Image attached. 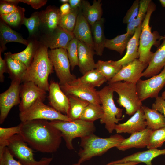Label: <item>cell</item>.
Segmentation results:
<instances>
[{
	"label": "cell",
	"mask_w": 165,
	"mask_h": 165,
	"mask_svg": "<svg viewBox=\"0 0 165 165\" xmlns=\"http://www.w3.org/2000/svg\"><path fill=\"white\" fill-rule=\"evenodd\" d=\"M7 147L22 165H49L53 159V158L43 157L39 160H35L32 149L19 134L14 135L8 140Z\"/></svg>",
	"instance_id": "ba28073f"
},
{
	"label": "cell",
	"mask_w": 165,
	"mask_h": 165,
	"mask_svg": "<svg viewBox=\"0 0 165 165\" xmlns=\"http://www.w3.org/2000/svg\"><path fill=\"white\" fill-rule=\"evenodd\" d=\"M147 128V123L144 111L141 108L125 122L116 124L115 130L117 134H132L142 131Z\"/></svg>",
	"instance_id": "e0dca14e"
},
{
	"label": "cell",
	"mask_w": 165,
	"mask_h": 165,
	"mask_svg": "<svg viewBox=\"0 0 165 165\" xmlns=\"http://www.w3.org/2000/svg\"><path fill=\"white\" fill-rule=\"evenodd\" d=\"M1 52H0V82H3L4 80L5 73H7V68L6 61L3 59L1 55Z\"/></svg>",
	"instance_id": "681fc988"
},
{
	"label": "cell",
	"mask_w": 165,
	"mask_h": 165,
	"mask_svg": "<svg viewBox=\"0 0 165 165\" xmlns=\"http://www.w3.org/2000/svg\"><path fill=\"white\" fill-rule=\"evenodd\" d=\"M60 10L61 15H64L69 13L71 11V9L69 4L68 3L63 4L61 6Z\"/></svg>",
	"instance_id": "f907efd6"
},
{
	"label": "cell",
	"mask_w": 165,
	"mask_h": 165,
	"mask_svg": "<svg viewBox=\"0 0 165 165\" xmlns=\"http://www.w3.org/2000/svg\"><path fill=\"white\" fill-rule=\"evenodd\" d=\"M49 100L51 107L67 115L69 108L68 96L61 89L59 83L51 81L50 84Z\"/></svg>",
	"instance_id": "2e32d148"
},
{
	"label": "cell",
	"mask_w": 165,
	"mask_h": 165,
	"mask_svg": "<svg viewBox=\"0 0 165 165\" xmlns=\"http://www.w3.org/2000/svg\"><path fill=\"white\" fill-rule=\"evenodd\" d=\"M159 2L162 6L165 8V0H160Z\"/></svg>",
	"instance_id": "11a10c76"
},
{
	"label": "cell",
	"mask_w": 165,
	"mask_h": 165,
	"mask_svg": "<svg viewBox=\"0 0 165 165\" xmlns=\"http://www.w3.org/2000/svg\"><path fill=\"white\" fill-rule=\"evenodd\" d=\"M156 6L152 1L148 6L145 17L141 25V30L138 48L139 59L142 62L148 64L151 59L153 53L151 51L154 45L158 47L160 41L162 40L161 36L156 31L152 32L149 21L152 13L156 10Z\"/></svg>",
	"instance_id": "277c9868"
},
{
	"label": "cell",
	"mask_w": 165,
	"mask_h": 165,
	"mask_svg": "<svg viewBox=\"0 0 165 165\" xmlns=\"http://www.w3.org/2000/svg\"><path fill=\"white\" fill-rule=\"evenodd\" d=\"M107 81L105 78L97 69H95L87 72L70 85L82 84L95 88L100 86Z\"/></svg>",
	"instance_id": "f546056e"
},
{
	"label": "cell",
	"mask_w": 165,
	"mask_h": 165,
	"mask_svg": "<svg viewBox=\"0 0 165 165\" xmlns=\"http://www.w3.org/2000/svg\"><path fill=\"white\" fill-rule=\"evenodd\" d=\"M151 0H141L140 1L139 13L137 17L131 22L127 24V32L132 36L134 35L137 28L144 20L148 9Z\"/></svg>",
	"instance_id": "d590c367"
},
{
	"label": "cell",
	"mask_w": 165,
	"mask_h": 165,
	"mask_svg": "<svg viewBox=\"0 0 165 165\" xmlns=\"http://www.w3.org/2000/svg\"><path fill=\"white\" fill-rule=\"evenodd\" d=\"M35 48L34 44L30 42L25 50L17 53H11V56L13 58L22 62L28 68L31 64L34 56L36 50Z\"/></svg>",
	"instance_id": "f35d334b"
},
{
	"label": "cell",
	"mask_w": 165,
	"mask_h": 165,
	"mask_svg": "<svg viewBox=\"0 0 165 165\" xmlns=\"http://www.w3.org/2000/svg\"><path fill=\"white\" fill-rule=\"evenodd\" d=\"M108 86L117 93L119 98L117 100L119 105L125 108L126 114L133 115L141 108L142 101L139 99L138 94L136 85L127 81H118L108 82Z\"/></svg>",
	"instance_id": "8992f818"
},
{
	"label": "cell",
	"mask_w": 165,
	"mask_h": 165,
	"mask_svg": "<svg viewBox=\"0 0 165 165\" xmlns=\"http://www.w3.org/2000/svg\"><path fill=\"white\" fill-rule=\"evenodd\" d=\"M44 44L36 49L30 66L23 76L22 82L31 81L45 91H49L48 77L53 72V66Z\"/></svg>",
	"instance_id": "7a4b0ae2"
},
{
	"label": "cell",
	"mask_w": 165,
	"mask_h": 165,
	"mask_svg": "<svg viewBox=\"0 0 165 165\" xmlns=\"http://www.w3.org/2000/svg\"><path fill=\"white\" fill-rule=\"evenodd\" d=\"M48 53L59 79L60 86L72 84L77 78L71 73L67 50L61 48L52 49L49 50Z\"/></svg>",
	"instance_id": "30bf717a"
},
{
	"label": "cell",
	"mask_w": 165,
	"mask_h": 165,
	"mask_svg": "<svg viewBox=\"0 0 165 165\" xmlns=\"http://www.w3.org/2000/svg\"><path fill=\"white\" fill-rule=\"evenodd\" d=\"M75 37L94 49V45L91 28L80 9L73 32Z\"/></svg>",
	"instance_id": "44dd1931"
},
{
	"label": "cell",
	"mask_w": 165,
	"mask_h": 165,
	"mask_svg": "<svg viewBox=\"0 0 165 165\" xmlns=\"http://www.w3.org/2000/svg\"><path fill=\"white\" fill-rule=\"evenodd\" d=\"M122 67L118 65L116 61L99 60L96 63V69L109 81L117 74Z\"/></svg>",
	"instance_id": "d6a6232c"
},
{
	"label": "cell",
	"mask_w": 165,
	"mask_h": 165,
	"mask_svg": "<svg viewBox=\"0 0 165 165\" xmlns=\"http://www.w3.org/2000/svg\"><path fill=\"white\" fill-rule=\"evenodd\" d=\"M50 122L61 132L66 147L69 150L74 149L72 141L75 138H81L94 133L96 130L94 123L80 119L71 121L55 120Z\"/></svg>",
	"instance_id": "5b68a950"
},
{
	"label": "cell",
	"mask_w": 165,
	"mask_h": 165,
	"mask_svg": "<svg viewBox=\"0 0 165 165\" xmlns=\"http://www.w3.org/2000/svg\"><path fill=\"white\" fill-rule=\"evenodd\" d=\"M132 36L126 32L118 35L112 39H106L105 48L116 51L122 55L126 48L128 43Z\"/></svg>",
	"instance_id": "836d02e7"
},
{
	"label": "cell",
	"mask_w": 165,
	"mask_h": 165,
	"mask_svg": "<svg viewBox=\"0 0 165 165\" xmlns=\"http://www.w3.org/2000/svg\"><path fill=\"white\" fill-rule=\"evenodd\" d=\"M141 25L142 24L137 28L129 40L126 48L127 51L125 55L120 60L116 61L118 65L122 66L139 58L138 48Z\"/></svg>",
	"instance_id": "cb8c5ba5"
},
{
	"label": "cell",
	"mask_w": 165,
	"mask_h": 165,
	"mask_svg": "<svg viewBox=\"0 0 165 165\" xmlns=\"http://www.w3.org/2000/svg\"><path fill=\"white\" fill-rule=\"evenodd\" d=\"M21 80H12L9 88L0 94V123L2 124L14 106L19 105Z\"/></svg>",
	"instance_id": "7c38bea8"
},
{
	"label": "cell",
	"mask_w": 165,
	"mask_h": 165,
	"mask_svg": "<svg viewBox=\"0 0 165 165\" xmlns=\"http://www.w3.org/2000/svg\"><path fill=\"white\" fill-rule=\"evenodd\" d=\"M104 19L101 18L91 26L94 49L97 55H102L106 40L104 32Z\"/></svg>",
	"instance_id": "484cf974"
},
{
	"label": "cell",
	"mask_w": 165,
	"mask_h": 165,
	"mask_svg": "<svg viewBox=\"0 0 165 165\" xmlns=\"http://www.w3.org/2000/svg\"><path fill=\"white\" fill-rule=\"evenodd\" d=\"M0 34L1 47L0 52L5 48L6 44L11 42H15L27 46L29 42L23 38L18 33L12 30L2 21H0Z\"/></svg>",
	"instance_id": "4316f807"
},
{
	"label": "cell",
	"mask_w": 165,
	"mask_h": 165,
	"mask_svg": "<svg viewBox=\"0 0 165 165\" xmlns=\"http://www.w3.org/2000/svg\"><path fill=\"white\" fill-rule=\"evenodd\" d=\"M80 8L71 9V12L68 14L61 15L59 26L67 31L73 33Z\"/></svg>",
	"instance_id": "8d00e7d4"
},
{
	"label": "cell",
	"mask_w": 165,
	"mask_h": 165,
	"mask_svg": "<svg viewBox=\"0 0 165 165\" xmlns=\"http://www.w3.org/2000/svg\"><path fill=\"white\" fill-rule=\"evenodd\" d=\"M20 2L30 5L33 8L37 9L45 5L47 2V0H20Z\"/></svg>",
	"instance_id": "c3c4849f"
},
{
	"label": "cell",
	"mask_w": 165,
	"mask_h": 165,
	"mask_svg": "<svg viewBox=\"0 0 165 165\" xmlns=\"http://www.w3.org/2000/svg\"><path fill=\"white\" fill-rule=\"evenodd\" d=\"M97 91L104 111L100 122L105 124V128L111 133L115 130V125L123 119V109L116 105L113 98L114 92L108 86Z\"/></svg>",
	"instance_id": "52a82bcc"
},
{
	"label": "cell",
	"mask_w": 165,
	"mask_h": 165,
	"mask_svg": "<svg viewBox=\"0 0 165 165\" xmlns=\"http://www.w3.org/2000/svg\"><path fill=\"white\" fill-rule=\"evenodd\" d=\"M1 1L3 2L16 5L20 2V0H2Z\"/></svg>",
	"instance_id": "db71d44e"
},
{
	"label": "cell",
	"mask_w": 165,
	"mask_h": 165,
	"mask_svg": "<svg viewBox=\"0 0 165 165\" xmlns=\"http://www.w3.org/2000/svg\"><path fill=\"white\" fill-rule=\"evenodd\" d=\"M46 94V91L33 82H24L20 87V97L21 99L19 105L20 112L26 110L38 100L44 101Z\"/></svg>",
	"instance_id": "4fadbf2b"
},
{
	"label": "cell",
	"mask_w": 165,
	"mask_h": 165,
	"mask_svg": "<svg viewBox=\"0 0 165 165\" xmlns=\"http://www.w3.org/2000/svg\"><path fill=\"white\" fill-rule=\"evenodd\" d=\"M103 115L104 111L102 105L89 103L84 109L80 119L94 123L97 120L101 119Z\"/></svg>",
	"instance_id": "e575fe53"
},
{
	"label": "cell",
	"mask_w": 165,
	"mask_h": 165,
	"mask_svg": "<svg viewBox=\"0 0 165 165\" xmlns=\"http://www.w3.org/2000/svg\"><path fill=\"white\" fill-rule=\"evenodd\" d=\"M148 66L139 59H135L123 66L119 72L108 82L124 81L136 83L142 77L143 71Z\"/></svg>",
	"instance_id": "5bb4252c"
},
{
	"label": "cell",
	"mask_w": 165,
	"mask_h": 165,
	"mask_svg": "<svg viewBox=\"0 0 165 165\" xmlns=\"http://www.w3.org/2000/svg\"><path fill=\"white\" fill-rule=\"evenodd\" d=\"M75 37L73 33L58 26L51 34L44 44L51 50L64 48L66 50L69 42Z\"/></svg>",
	"instance_id": "603a6c76"
},
{
	"label": "cell",
	"mask_w": 165,
	"mask_h": 165,
	"mask_svg": "<svg viewBox=\"0 0 165 165\" xmlns=\"http://www.w3.org/2000/svg\"><path fill=\"white\" fill-rule=\"evenodd\" d=\"M140 1H134L127 12L123 19V22L127 24L132 21L137 16L139 11Z\"/></svg>",
	"instance_id": "ee69618b"
},
{
	"label": "cell",
	"mask_w": 165,
	"mask_h": 165,
	"mask_svg": "<svg viewBox=\"0 0 165 165\" xmlns=\"http://www.w3.org/2000/svg\"><path fill=\"white\" fill-rule=\"evenodd\" d=\"M136 85L138 97L141 101L149 98H156L165 85V66L159 74L145 80L140 79Z\"/></svg>",
	"instance_id": "8fae6325"
},
{
	"label": "cell",
	"mask_w": 165,
	"mask_h": 165,
	"mask_svg": "<svg viewBox=\"0 0 165 165\" xmlns=\"http://www.w3.org/2000/svg\"><path fill=\"white\" fill-rule=\"evenodd\" d=\"M67 96L69 101V108L67 116L72 121L80 119L84 109L89 102L73 95Z\"/></svg>",
	"instance_id": "1f68e13d"
},
{
	"label": "cell",
	"mask_w": 165,
	"mask_h": 165,
	"mask_svg": "<svg viewBox=\"0 0 165 165\" xmlns=\"http://www.w3.org/2000/svg\"><path fill=\"white\" fill-rule=\"evenodd\" d=\"M152 130L147 128L131 134L128 138L124 139L116 148L119 150L125 151L135 148H142L147 147Z\"/></svg>",
	"instance_id": "d6986e66"
},
{
	"label": "cell",
	"mask_w": 165,
	"mask_h": 165,
	"mask_svg": "<svg viewBox=\"0 0 165 165\" xmlns=\"http://www.w3.org/2000/svg\"><path fill=\"white\" fill-rule=\"evenodd\" d=\"M11 54V53L10 52L5 53V60L7 64V73L12 80L19 79L21 81L28 68L20 61L12 58Z\"/></svg>",
	"instance_id": "f1b7e54d"
},
{
	"label": "cell",
	"mask_w": 165,
	"mask_h": 165,
	"mask_svg": "<svg viewBox=\"0 0 165 165\" xmlns=\"http://www.w3.org/2000/svg\"><path fill=\"white\" fill-rule=\"evenodd\" d=\"M0 1V15H6L11 13L16 10L18 7L16 5Z\"/></svg>",
	"instance_id": "bcb514c9"
},
{
	"label": "cell",
	"mask_w": 165,
	"mask_h": 165,
	"mask_svg": "<svg viewBox=\"0 0 165 165\" xmlns=\"http://www.w3.org/2000/svg\"><path fill=\"white\" fill-rule=\"evenodd\" d=\"M161 97L163 99L165 100V90L162 93Z\"/></svg>",
	"instance_id": "6f0895ef"
},
{
	"label": "cell",
	"mask_w": 165,
	"mask_h": 165,
	"mask_svg": "<svg viewBox=\"0 0 165 165\" xmlns=\"http://www.w3.org/2000/svg\"><path fill=\"white\" fill-rule=\"evenodd\" d=\"M60 86L62 90L67 96L72 95L89 103L101 104L98 91L95 88L82 84H66Z\"/></svg>",
	"instance_id": "9a60e30c"
},
{
	"label": "cell",
	"mask_w": 165,
	"mask_h": 165,
	"mask_svg": "<svg viewBox=\"0 0 165 165\" xmlns=\"http://www.w3.org/2000/svg\"><path fill=\"white\" fill-rule=\"evenodd\" d=\"M101 0H94L90 5L88 1L82 0L81 9L82 14L91 26L101 19L103 11Z\"/></svg>",
	"instance_id": "d4e9b609"
},
{
	"label": "cell",
	"mask_w": 165,
	"mask_h": 165,
	"mask_svg": "<svg viewBox=\"0 0 165 165\" xmlns=\"http://www.w3.org/2000/svg\"><path fill=\"white\" fill-rule=\"evenodd\" d=\"M24 8L18 6L14 11L6 15H1V18L10 26L16 27L22 22L24 16Z\"/></svg>",
	"instance_id": "ab89813d"
},
{
	"label": "cell",
	"mask_w": 165,
	"mask_h": 165,
	"mask_svg": "<svg viewBox=\"0 0 165 165\" xmlns=\"http://www.w3.org/2000/svg\"><path fill=\"white\" fill-rule=\"evenodd\" d=\"M152 109H155L162 114L165 118V100L161 96L156 98V101L152 105Z\"/></svg>",
	"instance_id": "7dc6e473"
},
{
	"label": "cell",
	"mask_w": 165,
	"mask_h": 165,
	"mask_svg": "<svg viewBox=\"0 0 165 165\" xmlns=\"http://www.w3.org/2000/svg\"><path fill=\"white\" fill-rule=\"evenodd\" d=\"M140 163L139 162L130 161L124 163L114 164L111 165H137ZM72 165H81V164L77 163L74 164Z\"/></svg>",
	"instance_id": "f5cc1de1"
},
{
	"label": "cell",
	"mask_w": 165,
	"mask_h": 165,
	"mask_svg": "<svg viewBox=\"0 0 165 165\" xmlns=\"http://www.w3.org/2000/svg\"><path fill=\"white\" fill-rule=\"evenodd\" d=\"M21 124L9 128L0 127V156L3 154L8 144V140L14 135L19 134Z\"/></svg>",
	"instance_id": "74e56055"
},
{
	"label": "cell",
	"mask_w": 165,
	"mask_h": 165,
	"mask_svg": "<svg viewBox=\"0 0 165 165\" xmlns=\"http://www.w3.org/2000/svg\"><path fill=\"white\" fill-rule=\"evenodd\" d=\"M41 23L39 13H35L29 18L24 17L22 24L27 28L29 34L32 35L38 29Z\"/></svg>",
	"instance_id": "7bdbcfd3"
},
{
	"label": "cell",
	"mask_w": 165,
	"mask_h": 165,
	"mask_svg": "<svg viewBox=\"0 0 165 165\" xmlns=\"http://www.w3.org/2000/svg\"><path fill=\"white\" fill-rule=\"evenodd\" d=\"M0 165H22L18 161L15 160L7 147L2 155L0 156Z\"/></svg>",
	"instance_id": "f6af8a7d"
},
{
	"label": "cell",
	"mask_w": 165,
	"mask_h": 165,
	"mask_svg": "<svg viewBox=\"0 0 165 165\" xmlns=\"http://www.w3.org/2000/svg\"><path fill=\"white\" fill-rule=\"evenodd\" d=\"M19 134L33 150L42 153L56 152L61 142V132L47 120L37 119L20 123Z\"/></svg>",
	"instance_id": "6da1fadb"
},
{
	"label": "cell",
	"mask_w": 165,
	"mask_h": 165,
	"mask_svg": "<svg viewBox=\"0 0 165 165\" xmlns=\"http://www.w3.org/2000/svg\"><path fill=\"white\" fill-rule=\"evenodd\" d=\"M124 139L119 134L101 138L94 133L81 138L82 148L78 152L79 158L78 163L81 164L93 157L101 156L111 148L116 147Z\"/></svg>",
	"instance_id": "3957f363"
},
{
	"label": "cell",
	"mask_w": 165,
	"mask_h": 165,
	"mask_svg": "<svg viewBox=\"0 0 165 165\" xmlns=\"http://www.w3.org/2000/svg\"><path fill=\"white\" fill-rule=\"evenodd\" d=\"M68 2L71 9H75L81 8L82 0H69Z\"/></svg>",
	"instance_id": "816d5d0a"
},
{
	"label": "cell",
	"mask_w": 165,
	"mask_h": 165,
	"mask_svg": "<svg viewBox=\"0 0 165 165\" xmlns=\"http://www.w3.org/2000/svg\"><path fill=\"white\" fill-rule=\"evenodd\" d=\"M78 40L75 37L68 43L66 50L72 70L75 67L79 66Z\"/></svg>",
	"instance_id": "b9f144b4"
},
{
	"label": "cell",
	"mask_w": 165,
	"mask_h": 165,
	"mask_svg": "<svg viewBox=\"0 0 165 165\" xmlns=\"http://www.w3.org/2000/svg\"><path fill=\"white\" fill-rule=\"evenodd\" d=\"M60 1L63 4L68 3V2L69 0H61Z\"/></svg>",
	"instance_id": "9f6ffc18"
},
{
	"label": "cell",
	"mask_w": 165,
	"mask_h": 165,
	"mask_svg": "<svg viewBox=\"0 0 165 165\" xmlns=\"http://www.w3.org/2000/svg\"><path fill=\"white\" fill-rule=\"evenodd\" d=\"M43 101L37 100L26 110L20 112L19 117L21 122L37 119L49 120H61L71 121V119L65 115L55 110L51 107L45 104Z\"/></svg>",
	"instance_id": "9c48e42d"
},
{
	"label": "cell",
	"mask_w": 165,
	"mask_h": 165,
	"mask_svg": "<svg viewBox=\"0 0 165 165\" xmlns=\"http://www.w3.org/2000/svg\"><path fill=\"white\" fill-rule=\"evenodd\" d=\"M142 109L147 123V128L152 131L165 127V118L158 111L143 105Z\"/></svg>",
	"instance_id": "4dcf8cb0"
},
{
	"label": "cell",
	"mask_w": 165,
	"mask_h": 165,
	"mask_svg": "<svg viewBox=\"0 0 165 165\" xmlns=\"http://www.w3.org/2000/svg\"><path fill=\"white\" fill-rule=\"evenodd\" d=\"M163 42L153 53L148 66L142 73V76L150 77L156 75L165 66V35Z\"/></svg>",
	"instance_id": "ac0fdd59"
},
{
	"label": "cell",
	"mask_w": 165,
	"mask_h": 165,
	"mask_svg": "<svg viewBox=\"0 0 165 165\" xmlns=\"http://www.w3.org/2000/svg\"><path fill=\"white\" fill-rule=\"evenodd\" d=\"M78 57L79 71L84 75L87 72L96 69V63L94 59L95 53L93 49L78 40Z\"/></svg>",
	"instance_id": "7402d4cb"
},
{
	"label": "cell",
	"mask_w": 165,
	"mask_h": 165,
	"mask_svg": "<svg viewBox=\"0 0 165 165\" xmlns=\"http://www.w3.org/2000/svg\"><path fill=\"white\" fill-rule=\"evenodd\" d=\"M41 23L45 26L50 34L59 26L61 16L60 9L49 7L39 13Z\"/></svg>",
	"instance_id": "83f0119b"
},
{
	"label": "cell",
	"mask_w": 165,
	"mask_h": 165,
	"mask_svg": "<svg viewBox=\"0 0 165 165\" xmlns=\"http://www.w3.org/2000/svg\"><path fill=\"white\" fill-rule=\"evenodd\" d=\"M165 141V127L152 131L147 147L148 149L157 148L162 146Z\"/></svg>",
	"instance_id": "60d3db41"
},
{
	"label": "cell",
	"mask_w": 165,
	"mask_h": 165,
	"mask_svg": "<svg viewBox=\"0 0 165 165\" xmlns=\"http://www.w3.org/2000/svg\"><path fill=\"white\" fill-rule=\"evenodd\" d=\"M162 155H165V149H149L148 150L138 152L126 156L120 160L112 161L107 165L123 163L127 162L135 161L143 163L146 165H152V160L156 157Z\"/></svg>",
	"instance_id": "ffe728a7"
}]
</instances>
